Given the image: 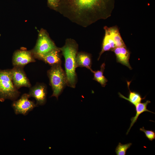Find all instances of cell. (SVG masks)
Segmentation results:
<instances>
[{"instance_id": "10", "label": "cell", "mask_w": 155, "mask_h": 155, "mask_svg": "<svg viewBox=\"0 0 155 155\" xmlns=\"http://www.w3.org/2000/svg\"><path fill=\"white\" fill-rule=\"evenodd\" d=\"M60 48L52 50L46 54L39 57L37 59L41 60L51 66L61 64V56Z\"/></svg>"}, {"instance_id": "14", "label": "cell", "mask_w": 155, "mask_h": 155, "mask_svg": "<svg viewBox=\"0 0 155 155\" xmlns=\"http://www.w3.org/2000/svg\"><path fill=\"white\" fill-rule=\"evenodd\" d=\"M105 30V35L104 37L102 44V49L99 53L98 58V60L101 55L105 52L112 51L116 46L115 43L109 35L108 32L106 29Z\"/></svg>"}, {"instance_id": "8", "label": "cell", "mask_w": 155, "mask_h": 155, "mask_svg": "<svg viewBox=\"0 0 155 155\" xmlns=\"http://www.w3.org/2000/svg\"><path fill=\"white\" fill-rule=\"evenodd\" d=\"M31 50H18L13 53L12 63L13 66L24 67L27 64L36 61Z\"/></svg>"}, {"instance_id": "7", "label": "cell", "mask_w": 155, "mask_h": 155, "mask_svg": "<svg viewBox=\"0 0 155 155\" xmlns=\"http://www.w3.org/2000/svg\"><path fill=\"white\" fill-rule=\"evenodd\" d=\"M23 67L13 66L10 69L11 79L13 84L18 90L25 87L30 88L31 85Z\"/></svg>"}, {"instance_id": "15", "label": "cell", "mask_w": 155, "mask_h": 155, "mask_svg": "<svg viewBox=\"0 0 155 155\" xmlns=\"http://www.w3.org/2000/svg\"><path fill=\"white\" fill-rule=\"evenodd\" d=\"M104 29L108 32L114 41L116 47L126 46L117 27L114 26L109 28L105 26L104 27Z\"/></svg>"}, {"instance_id": "19", "label": "cell", "mask_w": 155, "mask_h": 155, "mask_svg": "<svg viewBox=\"0 0 155 155\" xmlns=\"http://www.w3.org/2000/svg\"><path fill=\"white\" fill-rule=\"evenodd\" d=\"M141 131L143 132L145 135L146 137L150 141H152L155 139V131L152 130H146L145 129L144 127L140 128V129Z\"/></svg>"}, {"instance_id": "13", "label": "cell", "mask_w": 155, "mask_h": 155, "mask_svg": "<svg viewBox=\"0 0 155 155\" xmlns=\"http://www.w3.org/2000/svg\"><path fill=\"white\" fill-rule=\"evenodd\" d=\"M150 102V101L147 100L145 102L143 103L140 102L135 106L136 111L135 115V116L132 117L131 118V122L130 127L126 133V135L128 134L131 128L134 123L136 122L139 116L142 113L145 112H148L155 113H154L149 111L147 108L148 104Z\"/></svg>"}, {"instance_id": "12", "label": "cell", "mask_w": 155, "mask_h": 155, "mask_svg": "<svg viewBox=\"0 0 155 155\" xmlns=\"http://www.w3.org/2000/svg\"><path fill=\"white\" fill-rule=\"evenodd\" d=\"M77 67H85L91 71L92 65L91 55L88 53L80 52H78L76 56Z\"/></svg>"}, {"instance_id": "20", "label": "cell", "mask_w": 155, "mask_h": 155, "mask_svg": "<svg viewBox=\"0 0 155 155\" xmlns=\"http://www.w3.org/2000/svg\"><path fill=\"white\" fill-rule=\"evenodd\" d=\"M60 0H47L48 4L51 8L55 10L58 7Z\"/></svg>"}, {"instance_id": "5", "label": "cell", "mask_w": 155, "mask_h": 155, "mask_svg": "<svg viewBox=\"0 0 155 155\" xmlns=\"http://www.w3.org/2000/svg\"><path fill=\"white\" fill-rule=\"evenodd\" d=\"M58 48L50 38L47 32L42 28L38 34L36 45L31 51L34 58L37 59Z\"/></svg>"}, {"instance_id": "17", "label": "cell", "mask_w": 155, "mask_h": 155, "mask_svg": "<svg viewBox=\"0 0 155 155\" xmlns=\"http://www.w3.org/2000/svg\"><path fill=\"white\" fill-rule=\"evenodd\" d=\"M105 64L103 63L100 66V70L94 71L92 70L91 71L94 74L93 80L99 83L102 87H104L108 82V80L103 75Z\"/></svg>"}, {"instance_id": "6", "label": "cell", "mask_w": 155, "mask_h": 155, "mask_svg": "<svg viewBox=\"0 0 155 155\" xmlns=\"http://www.w3.org/2000/svg\"><path fill=\"white\" fill-rule=\"evenodd\" d=\"M30 98L28 94L25 93L19 99L13 101L11 106L16 115H26L37 106L34 101L29 100Z\"/></svg>"}, {"instance_id": "4", "label": "cell", "mask_w": 155, "mask_h": 155, "mask_svg": "<svg viewBox=\"0 0 155 155\" xmlns=\"http://www.w3.org/2000/svg\"><path fill=\"white\" fill-rule=\"evenodd\" d=\"M20 92L12 82L10 69L0 70V99L16 100Z\"/></svg>"}, {"instance_id": "18", "label": "cell", "mask_w": 155, "mask_h": 155, "mask_svg": "<svg viewBox=\"0 0 155 155\" xmlns=\"http://www.w3.org/2000/svg\"><path fill=\"white\" fill-rule=\"evenodd\" d=\"M132 144L129 143L125 144H122L119 143L115 148V152L117 155H125L128 149L129 148Z\"/></svg>"}, {"instance_id": "11", "label": "cell", "mask_w": 155, "mask_h": 155, "mask_svg": "<svg viewBox=\"0 0 155 155\" xmlns=\"http://www.w3.org/2000/svg\"><path fill=\"white\" fill-rule=\"evenodd\" d=\"M114 53L117 62L132 69L129 63L130 52L126 46L116 47L112 51Z\"/></svg>"}, {"instance_id": "9", "label": "cell", "mask_w": 155, "mask_h": 155, "mask_svg": "<svg viewBox=\"0 0 155 155\" xmlns=\"http://www.w3.org/2000/svg\"><path fill=\"white\" fill-rule=\"evenodd\" d=\"M47 88L43 83H37L34 86L31 87L28 93L30 97L34 98L37 106H43L46 101Z\"/></svg>"}, {"instance_id": "2", "label": "cell", "mask_w": 155, "mask_h": 155, "mask_svg": "<svg viewBox=\"0 0 155 155\" xmlns=\"http://www.w3.org/2000/svg\"><path fill=\"white\" fill-rule=\"evenodd\" d=\"M60 49L65 58L67 85L75 88L78 81L76 72L77 68L76 58L78 53V44L74 40L67 38L65 40V45Z\"/></svg>"}, {"instance_id": "3", "label": "cell", "mask_w": 155, "mask_h": 155, "mask_svg": "<svg viewBox=\"0 0 155 155\" xmlns=\"http://www.w3.org/2000/svg\"><path fill=\"white\" fill-rule=\"evenodd\" d=\"M47 75L49 80L53 94L51 97H55L58 99L67 85V79L65 73L61 64L52 66L47 71Z\"/></svg>"}, {"instance_id": "16", "label": "cell", "mask_w": 155, "mask_h": 155, "mask_svg": "<svg viewBox=\"0 0 155 155\" xmlns=\"http://www.w3.org/2000/svg\"><path fill=\"white\" fill-rule=\"evenodd\" d=\"M131 82V81H127V87L129 90L128 98L124 96L120 92L118 93V94L120 97L127 100L131 104L135 106L138 103L141 102L142 100L144 99L146 96L142 98L141 95L138 92L131 91L129 88Z\"/></svg>"}, {"instance_id": "1", "label": "cell", "mask_w": 155, "mask_h": 155, "mask_svg": "<svg viewBox=\"0 0 155 155\" xmlns=\"http://www.w3.org/2000/svg\"><path fill=\"white\" fill-rule=\"evenodd\" d=\"M113 0H60L55 11L84 27L110 17Z\"/></svg>"}]
</instances>
